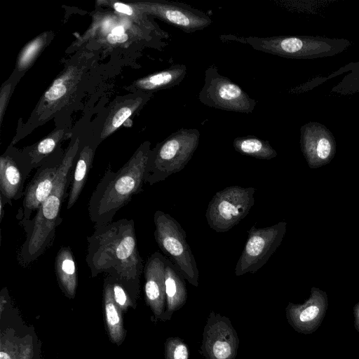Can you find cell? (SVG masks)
I'll return each instance as SVG.
<instances>
[{"instance_id": "obj_20", "label": "cell", "mask_w": 359, "mask_h": 359, "mask_svg": "<svg viewBox=\"0 0 359 359\" xmlns=\"http://www.w3.org/2000/svg\"><path fill=\"white\" fill-rule=\"evenodd\" d=\"M57 283L65 294L74 298L78 285V276L73 253L69 247H62L55 261Z\"/></svg>"}, {"instance_id": "obj_34", "label": "cell", "mask_w": 359, "mask_h": 359, "mask_svg": "<svg viewBox=\"0 0 359 359\" xmlns=\"http://www.w3.org/2000/svg\"><path fill=\"white\" fill-rule=\"evenodd\" d=\"M7 202L4 199V198L0 195V218L1 221L2 220L4 216V207Z\"/></svg>"}, {"instance_id": "obj_13", "label": "cell", "mask_w": 359, "mask_h": 359, "mask_svg": "<svg viewBox=\"0 0 359 359\" xmlns=\"http://www.w3.org/2000/svg\"><path fill=\"white\" fill-rule=\"evenodd\" d=\"M327 298L323 292L313 289L309 298L302 304L290 302L285 316L290 325L298 333L310 334L321 325L327 309Z\"/></svg>"}, {"instance_id": "obj_28", "label": "cell", "mask_w": 359, "mask_h": 359, "mask_svg": "<svg viewBox=\"0 0 359 359\" xmlns=\"http://www.w3.org/2000/svg\"><path fill=\"white\" fill-rule=\"evenodd\" d=\"M165 359H189V349L179 337H170L164 345Z\"/></svg>"}, {"instance_id": "obj_1", "label": "cell", "mask_w": 359, "mask_h": 359, "mask_svg": "<svg viewBox=\"0 0 359 359\" xmlns=\"http://www.w3.org/2000/svg\"><path fill=\"white\" fill-rule=\"evenodd\" d=\"M88 236L86 261L92 277L107 273L112 278L136 281L144 271L133 219H121L94 227Z\"/></svg>"}, {"instance_id": "obj_4", "label": "cell", "mask_w": 359, "mask_h": 359, "mask_svg": "<svg viewBox=\"0 0 359 359\" xmlns=\"http://www.w3.org/2000/svg\"><path fill=\"white\" fill-rule=\"evenodd\" d=\"M222 41L246 43L256 50L291 59H316L336 55L346 50L351 42L345 39L312 36L271 37L222 35Z\"/></svg>"}, {"instance_id": "obj_32", "label": "cell", "mask_w": 359, "mask_h": 359, "mask_svg": "<svg viewBox=\"0 0 359 359\" xmlns=\"http://www.w3.org/2000/svg\"><path fill=\"white\" fill-rule=\"evenodd\" d=\"M11 90V85L5 86L4 88H2L1 93V121L3 118V115L4 113V109L6 106V102L8 101V97L10 94Z\"/></svg>"}, {"instance_id": "obj_9", "label": "cell", "mask_w": 359, "mask_h": 359, "mask_svg": "<svg viewBox=\"0 0 359 359\" xmlns=\"http://www.w3.org/2000/svg\"><path fill=\"white\" fill-rule=\"evenodd\" d=\"M285 232L283 222L263 228L252 226L248 232V239L236 263L235 275L255 273L261 269L280 244Z\"/></svg>"}, {"instance_id": "obj_22", "label": "cell", "mask_w": 359, "mask_h": 359, "mask_svg": "<svg viewBox=\"0 0 359 359\" xmlns=\"http://www.w3.org/2000/svg\"><path fill=\"white\" fill-rule=\"evenodd\" d=\"M94 152L93 148L90 145L83 147L79 152L72 175V186L68 194L67 210L73 207L79 199L92 165Z\"/></svg>"}, {"instance_id": "obj_30", "label": "cell", "mask_w": 359, "mask_h": 359, "mask_svg": "<svg viewBox=\"0 0 359 359\" xmlns=\"http://www.w3.org/2000/svg\"><path fill=\"white\" fill-rule=\"evenodd\" d=\"M111 7L116 11L128 16L135 18L137 17L138 13H142L140 11L138 10L135 4H133V6L117 1H113L111 2Z\"/></svg>"}, {"instance_id": "obj_8", "label": "cell", "mask_w": 359, "mask_h": 359, "mask_svg": "<svg viewBox=\"0 0 359 359\" xmlns=\"http://www.w3.org/2000/svg\"><path fill=\"white\" fill-rule=\"evenodd\" d=\"M198 100L209 107L244 114L252 113L257 105L255 99L229 78L220 74L215 65L205 71Z\"/></svg>"}, {"instance_id": "obj_5", "label": "cell", "mask_w": 359, "mask_h": 359, "mask_svg": "<svg viewBox=\"0 0 359 359\" xmlns=\"http://www.w3.org/2000/svg\"><path fill=\"white\" fill-rule=\"evenodd\" d=\"M201 134L196 128H180L150 150L144 183L153 185L184 168L198 147Z\"/></svg>"}, {"instance_id": "obj_3", "label": "cell", "mask_w": 359, "mask_h": 359, "mask_svg": "<svg viewBox=\"0 0 359 359\" xmlns=\"http://www.w3.org/2000/svg\"><path fill=\"white\" fill-rule=\"evenodd\" d=\"M79 150V140L76 139L64 155L48 197L39 208L32 219L20 222L26 233L25 241L18 253L21 265L30 264L53 244L56 227L62 221L60 216V208L66 190L72 183L71 170Z\"/></svg>"}, {"instance_id": "obj_18", "label": "cell", "mask_w": 359, "mask_h": 359, "mask_svg": "<svg viewBox=\"0 0 359 359\" xmlns=\"http://www.w3.org/2000/svg\"><path fill=\"white\" fill-rule=\"evenodd\" d=\"M165 321L170 320L174 312L184 306L188 297L184 277L168 257L165 259Z\"/></svg>"}, {"instance_id": "obj_2", "label": "cell", "mask_w": 359, "mask_h": 359, "mask_svg": "<svg viewBox=\"0 0 359 359\" xmlns=\"http://www.w3.org/2000/svg\"><path fill=\"white\" fill-rule=\"evenodd\" d=\"M150 150V142H145L118 170L114 172L110 166L105 170L88 201L94 227L113 222L116 212L142 191Z\"/></svg>"}, {"instance_id": "obj_29", "label": "cell", "mask_w": 359, "mask_h": 359, "mask_svg": "<svg viewBox=\"0 0 359 359\" xmlns=\"http://www.w3.org/2000/svg\"><path fill=\"white\" fill-rule=\"evenodd\" d=\"M114 301L121 311H126L131 304V301L125 289L118 283H111Z\"/></svg>"}, {"instance_id": "obj_6", "label": "cell", "mask_w": 359, "mask_h": 359, "mask_svg": "<svg viewBox=\"0 0 359 359\" xmlns=\"http://www.w3.org/2000/svg\"><path fill=\"white\" fill-rule=\"evenodd\" d=\"M154 238L161 250L193 286L199 285V271L194 255L187 241V234L170 215L157 210L154 215Z\"/></svg>"}, {"instance_id": "obj_26", "label": "cell", "mask_w": 359, "mask_h": 359, "mask_svg": "<svg viewBox=\"0 0 359 359\" xmlns=\"http://www.w3.org/2000/svg\"><path fill=\"white\" fill-rule=\"evenodd\" d=\"M47 40V34H43L30 41L21 51L17 67L20 70L29 67L42 49Z\"/></svg>"}, {"instance_id": "obj_12", "label": "cell", "mask_w": 359, "mask_h": 359, "mask_svg": "<svg viewBox=\"0 0 359 359\" xmlns=\"http://www.w3.org/2000/svg\"><path fill=\"white\" fill-rule=\"evenodd\" d=\"M63 157L54 161L47 160L37 168L24 191L22 207L17 215L20 222L31 219L32 213L37 211L51 193Z\"/></svg>"}, {"instance_id": "obj_25", "label": "cell", "mask_w": 359, "mask_h": 359, "mask_svg": "<svg viewBox=\"0 0 359 359\" xmlns=\"http://www.w3.org/2000/svg\"><path fill=\"white\" fill-rule=\"evenodd\" d=\"M63 136L64 130H55L25 151L23 157L32 170L39 168L47 161Z\"/></svg>"}, {"instance_id": "obj_35", "label": "cell", "mask_w": 359, "mask_h": 359, "mask_svg": "<svg viewBox=\"0 0 359 359\" xmlns=\"http://www.w3.org/2000/svg\"><path fill=\"white\" fill-rule=\"evenodd\" d=\"M126 31H125V27L123 25H118L117 26H116L111 31L110 33L111 34H123L125 33Z\"/></svg>"}, {"instance_id": "obj_36", "label": "cell", "mask_w": 359, "mask_h": 359, "mask_svg": "<svg viewBox=\"0 0 359 359\" xmlns=\"http://www.w3.org/2000/svg\"><path fill=\"white\" fill-rule=\"evenodd\" d=\"M0 359H12L9 353L3 349L0 352Z\"/></svg>"}, {"instance_id": "obj_31", "label": "cell", "mask_w": 359, "mask_h": 359, "mask_svg": "<svg viewBox=\"0 0 359 359\" xmlns=\"http://www.w3.org/2000/svg\"><path fill=\"white\" fill-rule=\"evenodd\" d=\"M128 39V34L127 33L123 34H111L108 33L107 35V41L111 44L122 43Z\"/></svg>"}, {"instance_id": "obj_16", "label": "cell", "mask_w": 359, "mask_h": 359, "mask_svg": "<svg viewBox=\"0 0 359 359\" xmlns=\"http://www.w3.org/2000/svg\"><path fill=\"white\" fill-rule=\"evenodd\" d=\"M32 169L25 158L15 160L4 154L0 158V195L9 205L24 194V184Z\"/></svg>"}, {"instance_id": "obj_15", "label": "cell", "mask_w": 359, "mask_h": 359, "mask_svg": "<svg viewBox=\"0 0 359 359\" xmlns=\"http://www.w3.org/2000/svg\"><path fill=\"white\" fill-rule=\"evenodd\" d=\"M300 143L303 153L310 161H325L335 151L332 133L325 126L316 121L308 122L301 127Z\"/></svg>"}, {"instance_id": "obj_10", "label": "cell", "mask_w": 359, "mask_h": 359, "mask_svg": "<svg viewBox=\"0 0 359 359\" xmlns=\"http://www.w3.org/2000/svg\"><path fill=\"white\" fill-rule=\"evenodd\" d=\"M202 337L199 353L204 359H236L240 340L229 318L211 311Z\"/></svg>"}, {"instance_id": "obj_7", "label": "cell", "mask_w": 359, "mask_h": 359, "mask_svg": "<svg viewBox=\"0 0 359 359\" xmlns=\"http://www.w3.org/2000/svg\"><path fill=\"white\" fill-rule=\"evenodd\" d=\"M253 187L231 186L217 192L210 201L205 213L210 229L217 233L229 231L250 212L255 204Z\"/></svg>"}, {"instance_id": "obj_21", "label": "cell", "mask_w": 359, "mask_h": 359, "mask_svg": "<svg viewBox=\"0 0 359 359\" xmlns=\"http://www.w3.org/2000/svg\"><path fill=\"white\" fill-rule=\"evenodd\" d=\"M152 93H144L142 95L117 104L106 118L101 133L102 140L117 130L135 111L142 107Z\"/></svg>"}, {"instance_id": "obj_14", "label": "cell", "mask_w": 359, "mask_h": 359, "mask_svg": "<svg viewBox=\"0 0 359 359\" xmlns=\"http://www.w3.org/2000/svg\"><path fill=\"white\" fill-rule=\"evenodd\" d=\"M166 257L155 252L144 266V297L155 320H164L165 312V268Z\"/></svg>"}, {"instance_id": "obj_27", "label": "cell", "mask_w": 359, "mask_h": 359, "mask_svg": "<svg viewBox=\"0 0 359 359\" xmlns=\"http://www.w3.org/2000/svg\"><path fill=\"white\" fill-rule=\"evenodd\" d=\"M348 68V74L332 88V91L341 94H348L359 90V60L344 67Z\"/></svg>"}, {"instance_id": "obj_19", "label": "cell", "mask_w": 359, "mask_h": 359, "mask_svg": "<svg viewBox=\"0 0 359 359\" xmlns=\"http://www.w3.org/2000/svg\"><path fill=\"white\" fill-rule=\"evenodd\" d=\"M187 70L184 65H174L164 70L138 79L135 81V86L147 93L170 88L178 86L184 80Z\"/></svg>"}, {"instance_id": "obj_24", "label": "cell", "mask_w": 359, "mask_h": 359, "mask_svg": "<svg viewBox=\"0 0 359 359\" xmlns=\"http://www.w3.org/2000/svg\"><path fill=\"white\" fill-rule=\"evenodd\" d=\"M234 149L239 154L258 159L270 160L277 156L269 141L253 135L238 137L233 141Z\"/></svg>"}, {"instance_id": "obj_11", "label": "cell", "mask_w": 359, "mask_h": 359, "mask_svg": "<svg viewBox=\"0 0 359 359\" xmlns=\"http://www.w3.org/2000/svg\"><path fill=\"white\" fill-rule=\"evenodd\" d=\"M135 5L142 13L153 15L187 34L202 30L212 23L206 13L183 3L159 0Z\"/></svg>"}, {"instance_id": "obj_23", "label": "cell", "mask_w": 359, "mask_h": 359, "mask_svg": "<svg viewBox=\"0 0 359 359\" xmlns=\"http://www.w3.org/2000/svg\"><path fill=\"white\" fill-rule=\"evenodd\" d=\"M104 309L107 332L111 341L118 345L125 337L121 311L116 304L110 283H105L104 289Z\"/></svg>"}, {"instance_id": "obj_17", "label": "cell", "mask_w": 359, "mask_h": 359, "mask_svg": "<svg viewBox=\"0 0 359 359\" xmlns=\"http://www.w3.org/2000/svg\"><path fill=\"white\" fill-rule=\"evenodd\" d=\"M83 74L82 69L76 66H71L57 77L46 91L39 107V114H45L50 112L67 100L69 94L73 92L81 80Z\"/></svg>"}, {"instance_id": "obj_33", "label": "cell", "mask_w": 359, "mask_h": 359, "mask_svg": "<svg viewBox=\"0 0 359 359\" xmlns=\"http://www.w3.org/2000/svg\"><path fill=\"white\" fill-rule=\"evenodd\" d=\"M353 319L354 327L359 332V302L353 307Z\"/></svg>"}]
</instances>
